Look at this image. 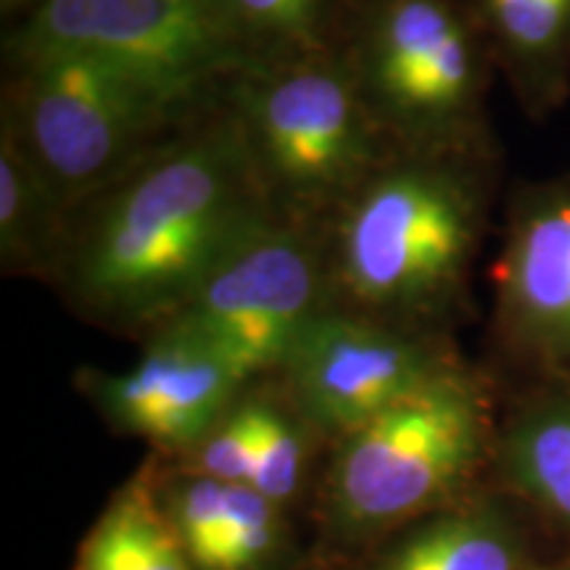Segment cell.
I'll use <instances>...</instances> for the list:
<instances>
[{
    "label": "cell",
    "instance_id": "23",
    "mask_svg": "<svg viewBox=\"0 0 570 570\" xmlns=\"http://www.w3.org/2000/svg\"><path fill=\"white\" fill-rule=\"evenodd\" d=\"M554 570H570V566H566V568H554Z\"/></svg>",
    "mask_w": 570,
    "mask_h": 570
},
{
    "label": "cell",
    "instance_id": "6",
    "mask_svg": "<svg viewBox=\"0 0 570 570\" xmlns=\"http://www.w3.org/2000/svg\"><path fill=\"white\" fill-rule=\"evenodd\" d=\"M338 51L399 151L481 146L487 61L454 0H367Z\"/></svg>",
    "mask_w": 570,
    "mask_h": 570
},
{
    "label": "cell",
    "instance_id": "9",
    "mask_svg": "<svg viewBox=\"0 0 570 570\" xmlns=\"http://www.w3.org/2000/svg\"><path fill=\"white\" fill-rule=\"evenodd\" d=\"M452 362L458 360L444 336L325 309L298 336L275 375L298 417L336 444Z\"/></svg>",
    "mask_w": 570,
    "mask_h": 570
},
{
    "label": "cell",
    "instance_id": "20",
    "mask_svg": "<svg viewBox=\"0 0 570 570\" xmlns=\"http://www.w3.org/2000/svg\"><path fill=\"white\" fill-rule=\"evenodd\" d=\"M277 504L240 483L227 494V515L212 570H254L277 547Z\"/></svg>",
    "mask_w": 570,
    "mask_h": 570
},
{
    "label": "cell",
    "instance_id": "1",
    "mask_svg": "<svg viewBox=\"0 0 570 570\" xmlns=\"http://www.w3.org/2000/svg\"><path fill=\"white\" fill-rule=\"evenodd\" d=\"M273 214L219 98L77 206L51 288L90 323L151 336Z\"/></svg>",
    "mask_w": 570,
    "mask_h": 570
},
{
    "label": "cell",
    "instance_id": "16",
    "mask_svg": "<svg viewBox=\"0 0 570 570\" xmlns=\"http://www.w3.org/2000/svg\"><path fill=\"white\" fill-rule=\"evenodd\" d=\"M502 462L520 494L570 523V391L539 399L512 420Z\"/></svg>",
    "mask_w": 570,
    "mask_h": 570
},
{
    "label": "cell",
    "instance_id": "21",
    "mask_svg": "<svg viewBox=\"0 0 570 570\" xmlns=\"http://www.w3.org/2000/svg\"><path fill=\"white\" fill-rule=\"evenodd\" d=\"M254 446V396L246 389L244 396L219 417V423L188 454H183L185 473L206 475V479L240 487V483L252 481Z\"/></svg>",
    "mask_w": 570,
    "mask_h": 570
},
{
    "label": "cell",
    "instance_id": "7",
    "mask_svg": "<svg viewBox=\"0 0 570 570\" xmlns=\"http://www.w3.org/2000/svg\"><path fill=\"white\" fill-rule=\"evenodd\" d=\"M32 51L117 63L183 114L209 109L254 63L225 0H42L6 46Z\"/></svg>",
    "mask_w": 570,
    "mask_h": 570
},
{
    "label": "cell",
    "instance_id": "10",
    "mask_svg": "<svg viewBox=\"0 0 570 570\" xmlns=\"http://www.w3.org/2000/svg\"><path fill=\"white\" fill-rule=\"evenodd\" d=\"M252 386L217 348L183 327H159L119 373L85 370L80 389L114 431L188 454Z\"/></svg>",
    "mask_w": 570,
    "mask_h": 570
},
{
    "label": "cell",
    "instance_id": "13",
    "mask_svg": "<svg viewBox=\"0 0 570 570\" xmlns=\"http://www.w3.org/2000/svg\"><path fill=\"white\" fill-rule=\"evenodd\" d=\"M159 483L148 473L117 491L82 541L75 570H194Z\"/></svg>",
    "mask_w": 570,
    "mask_h": 570
},
{
    "label": "cell",
    "instance_id": "3",
    "mask_svg": "<svg viewBox=\"0 0 570 570\" xmlns=\"http://www.w3.org/2000/svg\"><path fill=\"white\" fill-rule=\"evenodd\" d=\"M223 101L269 206L291 223L323 227L394 151L338 48L256 61Z\"/></svg>",
    "mask_w": 570,
    "mask_h": 570
},
{
    "label": "cell",
    "instance_id": "19",
    "mask_svg": "<svg viewBox=\"0 0 570 570\" xmlns=\"http://www.w3.org/2000/svg\"><path fill=\"white\" fill-rule=\"evenodd\" d=\"M233 483L185 473L169 487L164 504L180 533L185 550L198 570H212L227 515V494Z\"/></svg>",
    "mask_w": 570,
    "mask_h": 570
},
{
    "label": "cell",
    "instance_id": "5",
    "mask_svg": "<svg viewBox=\"0 0 570 570\" xmlns=\"http://www.w3.org/2000/svg\"><path fill=\"white\" fill-rule=\"evenodd\" d=\"M6 59L0 122L75 209L194 117L98 56L32 51Z\"/></svg>",
    "mask_w": 570,
    "mask_h": 570
},
{
    "label": "cell",
    "instance_id": "15",
    "mask_svg": "<svg viewBox=\"0 0 570 570\" xmlns=\"http://www.w3.org/2000/svg\"><path fill=\"white\" fill-rule=\"evenodd\" d=\"M370 570H520V547L502 512H439Z\"/></svg>",
    "mask_w": 570,
    "mask_h": 570
},
{
    "label": "cell",
    "instance_id": "12",
    "mask_svg": "<svg viewBox=\"0 0 570 570\" xmlns=\"http://www.w3.org/2000/svg\"><path fill=\"white\" fill-rule=\"evenodd\" d=\"M71 206L40 169L17 132L0 122V269L46 285L59 273Z\"/></svg>",
    "mask_w": 570,
    "mask_h": 570
},
{
    "label": "cell",
    "instance_id": "17",
    "mask_svg": "<svg viewBox=\"0 0 570 570\" xmlns=\"http://www.w3.org/2000/svg\"><path fill=\"white\" fill-rule=\"evenodd\" d=\"M235 30L256 61L336 51L338 0H225Z\"/></svg>",
    "mask_w": 570,
    "mask_h": 570
},
{
    "label": "cell",
    "instance_id": "2",
    "mask_svg": "<svg viewBox=\"0 0 570 570\" xmlns=\"http://www.w3.org/2000/svg\"><path fill=\"white\" fill-rule=\"evenodd\" d=\"M489 212L481 146L399 151L323 225L331 309L444 336Z\"/></svg>",
    "mask_w": 570,
    "mask_h": 570
},
{
    "label": "cell",
    "instance_id": "14",
    "mask_svg": "<svg viewBox=\"0 0 570 570\" xmlns=\"http://www.w3.org/2000/svg\"><path fill=\"white\" fill-rule=\"evenodd\" d=\"M481 11L525 101L558 98L570 59V0H481Z\"/></svg>",
    "mask_w": 570,
    "mask_h": 570
},
{
    "label": "cell",
    "instance_id": "18",
    "mask_svg": "<svg viewBox=\"0 0 570 570\" xmlns=\"http://www.w3.org/2000/svg\"><path fill=\"white\" fill-rule=\"evenodd\" d=\"M252 396L256 446L248 487L281 508L288 499H294L298 487H302L306 454H309V436H317V433L298 417V412L291 407L285 396Z\"/></svg>",
    "mask_w": 570,
    "mask_h": 570
},
{
    "label": "cell",
    "instance_id": "8",
    "mask_svg": "<svg viewBox=\"0 0 570 570\" xmlns=\"http://www.w3.org/2000/svg\"><path fill=\"white\" fill-rule=\"evenodd\" d=\"M325 309H331V285L323 227L273 214L198 281L161 327L204 338L254 383L281 370L298 336Z\"/></svg>",
    "mask_w": 570,
    "mask_h": 570
},
{
    "label": "cell",
    "instance_id": "4",
    "mask_svg": "<svg viewBox=\"0 0 570 570\" xmlns=\"http://www.w3.org/2000/svg\"><path fill=\"white\" fill-rule=\"evenodd\" d=\"M491 441L489 396L452 362L394 407L333 444L325 508L344 537H375L439 510Z\"/></svg>",
    "mask_w": 570,
    "mask_h": 570
},
{
    "label": "cell",
    "instance_id": "11",
    "mask_svg": "<svg viewBox=\"0 0 570 570\" xmlns=\"http://www.w3.org/2000/svg\"><path fill=\"white\" fill-rule=\"evenodd\" d=\"M499 336L547 370L570 367V175L515 196L494 269Z\"/></svg>",
    "mask_w": 570,
    "mask_h": 570
},
{
    "label": "cell",
    "instance_id": "22",
    "mask_svg": "<svg viewBox=\"0 0 570 570\" xmlns=\"http://www.w3.org/2000/svg\"><path fill=\"white\" fill-rule=\"evenodd\" d=\"M3 3V11L11 13V11H27L30 13L35 6L42 3V0H0Z\"/></svg>",
    "mask_w": 570,
    "mask_h": 570
}]
</instances>
